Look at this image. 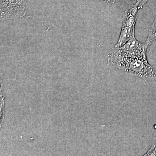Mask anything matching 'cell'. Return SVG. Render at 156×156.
I'll use <instances>...</instances> for the list:
<instances>
[{
	"mask_svg": "<svg viewBox=\"0 0 156 156\" xmlns=\"http://www.w3.org/2000/svg\"><path fill=\"white\" fill-rule=\"evenodd\" d=\"M146 54L136 55L125 53L115 47L108 55V65L128 74L139 77L145 81H156V72L148 62Z\"/></svg>",
	"mask_w": 156,
	"mask_h": 156,
	"instance_id": "obj_1",
	"label": "cell"
},
{
	"mask_svg": "<svg viewBox=\"0 0 156 156\" xmlns=\"http://www.w3.org/2000/svg\"><path fill=\"white\" fill-rule=\"evenodd\" d=\"M139 10L136 2L131 5L125 11L122 17V30L119 37L115 46L116 48L122 47L130 39L135 37V27L137 12Z\"/></svg>",
	"mask_w": 156,
	"mask_h": 156,
	"instance_id": "obj_2",
	"label": "cell"
},
{
	"mask_svg": "<svg viewBox=\"0 0 156 156\" xmlns=\"http://www.w3.org/2000/svg\"><path fill=\"white\" fill-rule=\"evenodd\" d=\"M26 0H0L1 20L21 18L26 14Z\"/></svg>",
	"mask_w": 156,
	"mask_h": 156,
	"instance_id": "obj_3",
	"label": "cell"
},
{
	"mask_svg": "<svg viewBox=\"0 0 156 156\" xmlns=\"http://www.w3.org/2000/svg\"><path fill=\"white\" fill-rule=\"evenodd\" d=\"M144 43L148 50L149 54L156 48V14L153 22L149 27L147 39Z\"/></svg>",
	"mask_w": 156,
	"mask_h": 156,
	"instance_id": "obj_4",
	"label": "cell"
},
{
	"mask_svg": "<svg viewBox=\"0 0 156 156\" xmlns=\"http://www.w3.org/2000/svg\"><path fill=\"white\" fill-rule=\"evenodd\" d=\"M144 156H156V145L153 144L152 146L147 152L144 155Z\"/></svg>",
	"mask_w": 156,
	"mask_h": 156,
	"instance_id": "obj_5",
	"label": "cell"
},
{
	"mask_svg": "<svg viewBox=\"0 0 156 156\" xmlns=\"http://www.w3.org/2000/svg\"><path fill=\"white\" fill-rule=\"evenodd\" d=\"M149 0H137L136 3L138 5V9H142L143 6L145 5L146 3Z\"/></svg>",
	"mask_w": 156,
	"mask_h": 156,
	"instance_id": "obj_6",
	"label": "cell"
},
{
	"mask_svg": "<svg viewBox=\"0 0 156 156\" xmlns=\"http://www.w3.org/2000/svg\"><path fill=\"white\" fill-rule=\"evenodd\" d=\"M101 1L104 2L110 3H112V4H114L118 0H101Z\"/></svg>",
	"mask_w": 156,
	"mask_h": 156,
	"instance_id": "obj_7",
	"label": "cell"
}]
</instances>
